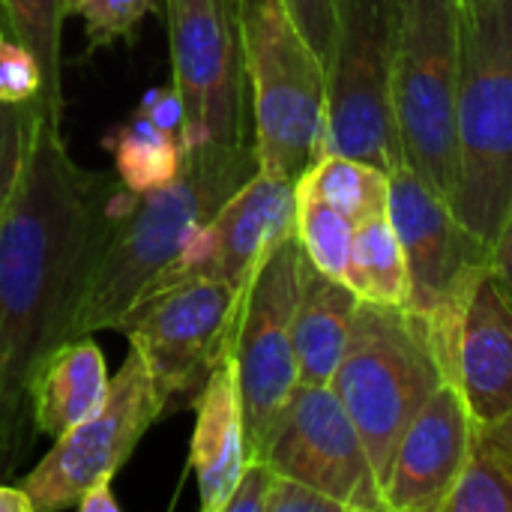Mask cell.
Wrapping results in <instances>:
<instances>
[{
  "mask_svg": "<svg viewBox=\"0 0 512 512\" xmlns=\"http://www.w3.org/2000/svg\"><path fill=\"white\" fill-rule=\"evenodd\" d=\"M273 477H276V471L267 462L249 459V465L243 468V474H240V480H237V486H234V492H231L222 512H264Z\"/></svg>",
  "mask_w": 512,
  "mask_h": 512,
  "instance_id": "obj_31",
  "label": "cell"
},
{
  "mask_svg": "<svg viewBox=\"0 0 512 512\" xmlns=\"http://www.w3.org/2000/svg\"><path fill=\"white\" fill-rule=\"evenodd\" d=\"M387 216L402 240L411 270V309L438 321L489 264L483 243L453 210L450 198L408 165L390 171Z\"/></svg>",
  "mask_w": 512,
  "mask_h": 512,
  "instance_id": "obj_13",
  "label": "cell"
},
{
  "mask_svg": "<svg viewBox=\"0 0 512 512\" xmlns=\"http://www.w3.org/2000/svg\"><path fill=\"white\" fill-rule=\"evenodd\" d=\"M489 270L492 276L498 279V285L507 291V297L512 300V204L492 240V249H489Z\"/></svg>",
  "mask_w": 512,
  "mask_h": 512,
  "instance_id": "obj_33",
  "label": "cell"
},
{
  "mask_svg": "<svg viewBox=\"0 0 512 512\" xmlns=\"http://www.w3.org/2000/svg\"><path fill=\"white\" fill-rule=\"evenodd\" d=\"M111 378L105 354L90 336L54 345L27 381V414L33 432L57 441L72 426L96 414L108 396Z\"/></svg>",
  "mask_w": 512,
  "mask_h": 512,
  "instance_id": "obj_18",
  "label": "cell"
},
{
  "mask_svg": "<svg viewBox=\"0 0 512 512\" xmlns=\"http://www.w3.org/2000/svg\"><path fill=\"white\" fill-rule=\"evenodd\" d=\"M444 381L438 336L426 315L360 300L330 387L351 414L381 486L405 426Z\"/></svg>",
  "mask_w": 512,
  "mask_h": 512,
  "instance_id": "obj_4",
  "label": "cell"
},
{
  "mask_svg": "<svg viewBox=\"0 0 512 512\" xmlns=\"http://www.w3.org/2000/svg\"><path fill=\"white\" fill-rule=\"evenodd\" d=\"M0 375H3V351H0Z\"/></svg>",
  "mask_w": 512,
  "mask_h": 512,
  "instance_id": "obj_38",
  "label": "cell"
},
{
  "mask_svg": "<svg viewBox=\"0 0 512 512\" xmlns=\"http://www.w3.org/2000/svg\"><path fill=\"white\" fill-rule=\"evenodd\" d=\"M255 171L252 144H210L186 150L180 171L156 189L132 192L114 180L54 345L120 330L141 297L177 270L192 237Z\"/></svg>",
  "mask_w": 512,
  "mask_h": 512,
  "instance_id": "obj_2",
  "label": "cell"
},
{
  "mask_svg": "<svg viewBox=\"0 0 512 512\" xmlns=\"http://www.w3.org/2000/svg\"><path fill=\"white\" fill-rule=\"evenodd\" d=\"M162 420L150 372L135 348H129L120 372L111 378L108 396L96 414L72 426L39 465L21 477L33 512H57L75 507V501L96 483L114 480L129 462L141 438Z\"/></svg>",
  "mask_w": 512,
  "mask_h": 512,
  "instance_id": "obj_11",
  "label": "cell"
},
{
  "mask_svg": "<svg viewBox=\"0 0 512 512\" xmlns=\"http://www.w3.org/2000/svg\"><path fill=\"white\" fill-rule=\"evenodd\" d=\"M42 93V69L30 48H24L6 27L0 12V99L3 102H36Z\"/></svg>",
  "mask_w": 512,
  "mask_h": 512,
  "instance_id": "obj_27",
  "label": "cell"
},
{
  "mask_svg": "<svg viewBox=\"0 0 512 512\" xmlns=\"http://www.w3.org/2000/svg\"><path fill=\"white\" fill-rule=\"evenodd\" d=\"M462 0H399L393 117L402 165L453 198L459 180Z\"/></svg>",
  "mask_w": 512,
  "mask_h": 512,
  "instance_id": "obj_6",
  "label": "cell"
},
{
  "mask_svg": "<svg viewBox=\"0 0 512 512\" xmlns=\"http://www.w3.org/2000/svg\"><path fill=\"white\" fill-rule=\"evenodd\" d=\"M171 45V87L183 108V153L246 141V69L237 0H162Z\"/></svg>",
  "mask_w": 512,
  "mask_h": 512,
  "instance_id": "obj_9",
  "label": "cell"
},
{
  "mask_svg": "<svg viewBox=\"0 0 512 512\" xmlns=\"http://www.w3.org/2000/svg\"><path fill=\"white\" fill-rule=\"evenodd\" d=\"M33 117H36V102L15 105L0 99V210L15 189L30 141Z\"/></svg>",
  "mask_w": 512,
  "mask_h": 512,
  "instance_id": "obj_28",
  "label": "cell"
},
{
  "mask_svg": "<svg viewBox=\"0 0 512 512\" xmlns=\"http://www.w3.org/2000/svg\"><path fill=\"white\" fill-rule=\"evenodd\" d=\"M399 0H336L327 51V129L321 153L366 159L384 171L402 165L393 117Z\"/></svg>",
  "mask_w": 512,
  "mask_h": 512,
  "instance_id": "obj_7",
  "label": "cell"
},
{
  "mask_svg": "<svg viewBox=\"0 0 512 512\" xmlns=\"http://www.w3.org/2000/svg\"><path fill=\"white\" fill-rule=\"evenodd\" d=\"M360 297L339 279L315 270L303 255L294 309V354L300 384L327 387L342 363Z\"/></svg>",
  "mask_w": 512,
  "mask_h": 512,
  "instance_id": "obj_19",
  "label": "cell"
},
{
  "mask_svg": "<svg viewBox=\"0 0 512 512\" xmlns=\"http://www.w3.org/2000/svg\"><path fill=\"white\" fill-rule=\"evenodd\" d=\"M477 423L456 390L444 381L426 405L405 426L387 477H384V507L387 512H441L450 498L471 444Z\"/></svg>",
  "mask_w": 512,
  "mask_h": 512,
  "instance_id": "obj_15",
  "label": "cell"
},
{
  "mask_svg": "<svg viewBox=\"0 0 512 512\" xmlns=\"http://www.w3.org/2000/svg\"><path fill=\"white\" fill-rule=\"evenodd\" d=\"M432 327L447 381L462 393L474 423H501L512 411V300L489 264Z\"/></svg>",
  "mask_w": 512,
  "mask_h": 512,
  "instance_id": "obj_14",
  "label": "cell"
},
{
  "mask_svg": "<svg viewBox=\"0 0 512 512\" xmlns=\"http://www.w3.org/2000/svg\"><path fill=\"white\" fill-rule=\"evenodd\" d=\"M243 291L216 276H180L153 288L120 330L150 372L162 420L192 408L234 342Z\"/></svg>",
  "mask_w": 512,
  "mask_h": 512,
  "instance_id": "obj_8",
  "label": "cell"
},
{
  "mask_svg": "<svg viewBox=\"0 0 512 512\" xmlns=\"http://www.w3.org/2000/svg\"><path fill=\"white\" fill-rule=\"evenodd\" d=\"M0 12H3V6H0Z\"/></svg>",
  "mask_w": 512,
  "mask_h": 512,
  "instance_id": "obj_39",
  "label": "cell"
},
{
  "mask_svg": "<svg viewBox=\"0 0 512 512\" xmlns=\"http://www.w3.org/2000/svg\"><path fill=\"white\" fill-rule=\"evenodd\" d=\"M102 147L114 159V177L132 192H147L168 183L183 165L180 135L159 129L141 111L114 126Z\"/></svg>",
  "mask_w": 512,
  "mask_h": 512,
  "instance_id": "obj_21",
  "label": "cell"
},
{
  "mask_svg": "<svg viewBox=\"0 0 512 512\" xmlns=\"http://www.w3.org/2000/svg\"><path fill=\"white\" fill-rule=\"evenodd\" d=\"M0 512H33V504L21 486L0 483Z\"/></svg>",
  "mask_w": 512,
  "mask_h": 512,
  "instance_id": "obj_35",
  "label": "cell"
},
{
  "mask_svg": "<svg viewBox=\"0 0 512 512\" xmlns=\"http://www.w3.org/2000/svg\"><path fill=\"white\" fill-rule=\"evenodd\" d=\"M117 177L81 168L39 105L12 195L0 210V468L18 453L27 381L54 348Z\"/></svg>",
  "mask_w": 512,
  "mask_h": 512,
  "instance_id": "obj_1",
  "label": "cell"
},
{
  "mask_svg": "<svg viewBox=\"0 0 512 512\" xmlns=\"http://www.w3.org/2000/svg\"><path fill=\"white\" fill-rule=\"evenodd\" d=\"M354 231L357 222L297 183V243L315 270L348 285Z\"/></svg>",
  "mask_w": 512,
  "mask_h": 512,
  "instance_id": "obj_24",
  "label": "cell"
},
{
  "mask_svg": "<svg viewBox=\"0 0 512 512\" xmlns=\"http://www.w3.org/2000/svg\"><path fill=\"white\" fill-rule=\"evenodd\" d=\"M264 512H345V507L300 480L276 474Z\"/></svg>",
  "mask_w": 512,
  "mask_h": 512,
  "instance_id": "obj_29",
  "label": "cell"
},
{
  "mask_svg": "<svg viewBox=\"0 0 512 512\" xmlns=\"http://www.w3.org/2000/svg\"><path fill=\"white\" fill-rule=\"evenodd\" d=\"M75 510L81 512H120V501L111 489V480H102L96 486H90L78 501H75Z\"/></svg>",
  "mask_w": 512,
  "mask_h": 512,
  "instance_id": "obj_34",
  "label": "cell"
},
{
  "mask_svg": "<svg viewBox=\"0 0 512 512\" xmlns=\"http://www.w3.org/2000/svg\"><path fill=\"white\" fill-rule=\"evenodd\" d=\"M480 3H483V0H462V6H465V9H471V6H480Z\"/></svg>",
  "mask_w": 512,
  "mask_h": 512,
  "instance_id": "obj_37",
  "label": "cell"
},
{
  "mask_svg": "<svg viewBox=\"0 0 512 512\" xmlns=\"http://www.w3.org/2000/svg\"><path fill=\"white\" fill-rule=\"evenodd\" d=\"M303 189L315 192L321 201L345 213L351 222H366L387 213L390 201V171L345 153H321L297 180Z\"/></svg>",
  "mask_w": 512,
  "mask_h": 512,
  "instance_id": "obj_22",
  "label": "cell"
},
{
  "mask_svg": "<svg viewBox=\"0 0 512 512\" xmlns=\"http://www.w3.org/2000/svg\"><path fill=\"white\" fill-rule=\"evenodd\" d=\"M303 249L297 234L276 246L243 291L231 357L246 420L249 459H258L270 429L300 387L294 354V309L300 294Z\"/></svg>",
  "mask_w": 512,
  "mask_h": 512,
  "instance_id": "obj_10",
  "label": "cell"
},
{
  "mask_svg": "<svg viewBox=\"0 0 512 512\" xmlns=\"http://www.w3.org/2000/svg\"><path fill=\"white\" fill-rule=\"evenodd\" d=\"M138 111H141L147 120H153L159 129H165V132H174V135L183 132V108H180V99H177V93H174L171 84L144 93Z\"/></svg>",
  "mask_w": 512,
  "mask_h": 512,
  "instance_id": "obj_32",
  "label": "cell"
},
{
  "mask_svg": "<svg viewBox=\"0 0 512 512\" xmlns=\"http://www.w3.org/2000/svg\"><path fill=\"white\" fill-rule=\"evenodd\" d=\"M237 15L258 168L297 183L324 150V60L285 0H237Z\"/></svg>",
  "mask_w": 512,
  "mask_h": 512,
  "instance_id": "obj_3",
  "label": "cell"
},
{
  "mask_svg": "<svg viewBox=\"0 0 512 512\" xmlns=\"http://www.w3.org/2000/svg\"><path fill=\"white\" fill-rule=\"evenodd\" d=\"M489 438H492V444L507 456L512 462V411L501 420V423H495V426H480Z\"/></svg>",
  "mask_w": 512,
  "mask_h": 512,
  "instance_id": "obj_36",
  "label": "cell"
},
{
  "mask_svg": "<svg viewBox=\"0 0 512 512\" xmlns=\"http://www.w3.org/2000/svg\"><path fill=\"white\" fill-rule=\"evenodd\" d=\"M9 33L33 51L42 69V93L36 105L51 117H63V21L66 0H0Z\"/></svg>",
  "mask_w": 512,
  "mask_h": 512,
  "instance_id": "obj_23",
  "label": "cell"
},
{
  "mask_svg": "<svg viewBox=\"0 0 512 512\" xmlns=\"http://www.w3.org/2000/svg\"><path fill=\"white\" fill-rule=\"evenodd\" d=\"M192 408H195V432H192L189 459L195 468L201 507L204 512H222L243 468L249 465L246 420H243V402H240L231 348L219 357L216 369L204 381Z\"/></svg>",
  "mask_w": 512,
  "mask_h": 512,
  "instance_id": "obj_17",
  "label": "cell"
},
{
  "mask_svg": "<svg viewBox=\"0 0 512 512\" xmlns=\"http://www.w3.org/2000/svg\"><path fill=\"white\" fill-rule=\"evenodd\" d=\"M285 6L294 15L303 36L321 54V60H327L330 39H333V21H336V0H285Z\"/></svg>",
  "mask_w": 512,
  "mask_h": 512,
  "instance_id": "obj_30",
  "label": "cell"
},
{
  "mask_svg": "<svg viewBox=\"0 0 512 512\" xmlns=\"http://www.w3.org/2000/svg\"><path fill=\"white\" fill-rule=\"evenodd\" d=\"M441 512H512V462L480 426Z\"/></svg>",
  "mask_w": 512,
  "mask_h": 512,
  "instance_id": "obj_25",
  "label": "cell"
},
{
  "mask_svg": "<svg viewBox=\"0 0 512 512\" xmlns=\"http://www.w3.org/2000/svg\"><path fill=\"white\" fill-rule=\"evenodd\" d=\"M297 234V183L255 171L207 222L210 255L201 276L246 291L264 258Z\"/></svg>",
  "mask_w": 512,
  "mask_h": 512,
  "instance_id": "obj_16",
  "label": "cell"
},
{
  "mask_svg": "<svg viewBox=\"0 0 512 512\" xmlns=\"http://www.w3.org/2000/svg\"><path fill=\"white\" fill-rule=\"evenodd\" d=\"M159 9L162 0H66V15L84 21L90 51L129 39L138 21Z\"/></svg>",
  "mask_w": 512,
  "mask_h": 512,
  "instance_id": "obj_26",
  "label": "cell"
},
{
  "mask_svg": "<svg viewBox=\"0 0 512 512\" xmlns=\"http://www.w3.org/2000/svg\"><path fill=\"white\" fill-rule=\"evenodd\" d=\"M258 462L330 495L345 512H387L369 450L330 384L294 390Z\"/></svg>",
  "mask_w": 512,
  "mask_h": 512,
  "instance_id": "obj_12",
  "label": "cell"
},
{
  "mask_svg": "<svg viewBox=\"0 0 512 512\" xmlns=\"http://www.w3.org/2000/svg\"><path fill=\"white\" fill-rule=\"evenodd\" d=\"M459 180L453 210L492 246L512 204V0H483L462 21Z\"/></svg>",
  "mask_w": 512,
  "mask_h": 512,
  "instance_id": "obj_5",
  "label": "cell"
},
{
  "mask_svg": "<svg viewBox=\"0 0 512 512\" xmlns=\"http://www.w3.org/2000/svg\"><path fill=\"white\" fill-rule=\"evenodd\" d=\"M348 288L381 306H408L411 303V270L402 249V240L387 213H378L357 225Z\"/></svg>",
  "mask_w": 512,
  "mask_h": 512,
  "instance_id": "obj_20",
  "label": "cell"
}]
</instances>
